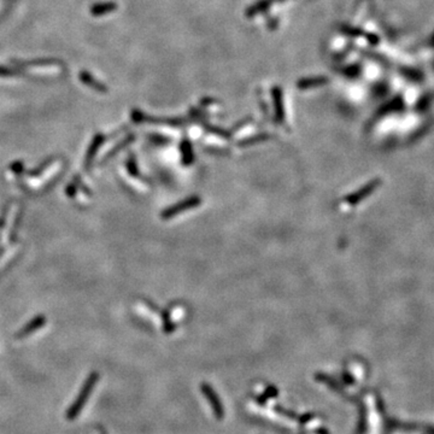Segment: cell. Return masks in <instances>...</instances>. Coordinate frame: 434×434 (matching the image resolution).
I'll return each mask as SVG.
<instances>
[{"label": "cell", "instance_id": "1", "mask_svg": "<svg viewBox=\"0 0 434 434\" xmlns=\"http://www.w3.org/2000/svg\"><path fill=\"white\" fill-rule=\"evenodd\" d=\"M98 379H99V376H98V374H96V373L89 376L88 380H87V381L85 382V385H83V387L81 390V392H80L79 397H77L75 402L73 403L72 408L69 409V412L66 413V419L73 420V419H75L77 415H79L80 412H81L82 408H83V405H85L86 400L88 399V397L90 395V392H92L94 385H96V382L98 381Z\"/></svg>", "mask_w": 434, "mask_h": 434}, {"label": "cell", "instance_id": "2", "mask_svg": "<svg viewBox=\"0 0 434 434\" xmlns=\"http://www.w3.org/2000/svg\"><path fill=\"white\" fill-rule=\"evenodd\" d=\"M16 68H29V66H46V65H59L63 64L58 59H36L29 60V62H22V60H12Z\"/></svg>", "mask_w": 434, "mask_h": 434}, {"label": "cell", "instance_id": "3", "mask_svg": "<svg viewBox=\"0 0 434 434\" xmlns=\"http://www.w3.org/2000/svg\"><path fill=\"white\" fill-rule=\"evenodd\" d=\"M80 80H81V81L85 83V85H88L90 88L98 90V92H106V90H107V88L103 85V83L97 81V80L94 79V77L87 72L80 73Z\"/></svg>", "mask_w": 434, "mask_h": 434}, {"label": "cell", "instance_id": "4", "mask_svg": "<svg viewBox=\"0 0 434 434\" xmlns=\"http://www.w3.org/2000/svg\"><path fill=\"white\" fill-rule=\"evenodd\" d=\"M117 9V4L116 3H100V4H96L92 6V9H90V13H92L93 16H102L105 15V13H110L112 11H115Z\"/></svg>", "mask_w": 434, "mask_h": 434}, {"label": "cell", "instance_id": "5", "mask_svg": "<svg viewBox=\"0 0 434 434\" xmlns=\"http://www.w3.org/2000/svg\"><path fill=\"white\" fill-rule=\"evenodd\" d=\"M327 81L328 80L324 76L314 77V79H305L298 82V87L299 88H309V87H312L316 85H324V83H326Z\"/></svg>", "mask_w": 434, "mask_h": 434}, {"label": "cell", "instance_id": "6", "mask_svg": "<svg viewBox=\"0 0 434 434\" xmlns=\"http://www.w3.org/2000/svg\"><path fill=\"white\" fill-rule=\"evenodd\" d=\"M23 72L19 68H6V66H0V76H17L22 75Z\"/></svg>", "mask_w": 434, "mask_h": 434}]
</instances>
